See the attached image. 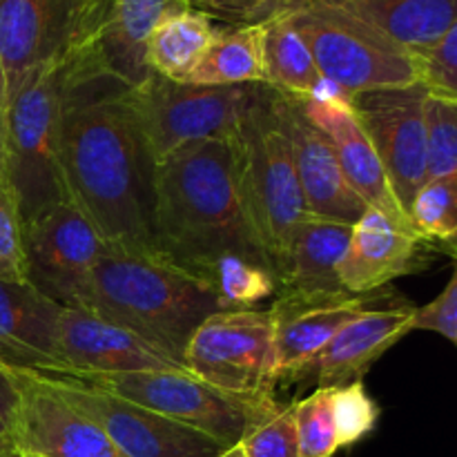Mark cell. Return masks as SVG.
Masks as SVG:
<instances>
[{"mask_svg": "<svg viewBox=\"0 0 457 457\" xmlns=\"http://www.w3.org/2000/svg\"><path fill=\"white\" fill-rule=\"evenodd\" d=\"M96 43L70 58L61 119V161L70 199L107 245L154 253L156 159Z\"/></svg>", "mask_w": 457, "mask_h": 457, "instance_id": "cell-1", "label": "cell"}, {"mask_svg": "<svg viewBox=\"0 0 457 457\" xmlns=\"http://www.w3.org/2000/svg\"><path fill=\"white\" fill-rule=\"evenodd\" d=\"M154 253L204 279L226 254L270 268L245 217L232 143H187L156 163Z\"/></svg>", "mask_w": 457, "mask_h": 457, "instance_id": "cell-2", "label": "cell"}, {"mask_svg": "<svg viewBox=\"0 0 457 457\" xmlns=\"http://www.w3.org/2000/svg\"><path fill=\"white\" fill-rule=\"evenodd\" d=\"M83 308L119 321L181 364L195 330L223 311L208 279L159 253L116 245L98 257Z\"/></svg>", "mask_w": 457, "mask_h": 457, "instance_id": "cell-3", "label": "cell"}, {"mask_svg": "<svg viewBox=\"0 0 457 457\" xmlns=\"http://www.w3.org/2000/svg\"><path fill=\"white\" fill-rule=\"evenodd\" d=\"M232 145L245 217L277 279L290 241L308 214L281 92L254 85Z\"/></svg>", "mask_w": 457, "mask_h": 457, "instance_id": "cell-4", "label": "cell"}, {"mask_svg": "<svg viewBox=\"0 0 457 457\" xmlns=\"http://www.w3.org/2000/svg\"><path fill=\"white\" fill-rule=\"evenodd\" d=\"M67 62L70 58L31 76L4 112V183L16 196L22 223L70 201L61 161Z\"/></svg>", "mask_w": 457, "mask_h": 457, "instance_id": "cell-5", "label": "cell"}, {"mask_svg": "<svg viewBox=\"0 0 457 457\" xmlns=\"http://www.w3.org/2000/svg\"><path fill=\"white\" fill-rule=\"evenodd\" d=\"M321 79L346 96L422 85V61L369 22L326 0H284Z\"/></svg>", "mask_w": 457, "mask_h": 457, "instance_id": "cell-6", "label": "cell"}, {"mask_svg": "<svg viewBox=\"0 0 457 457\" xmlns=\"http://www.w3.org/2000/svg\"><path fill=\"white\" fill-rule=\"evenodd\" d=\"M112 0H0V112L45 67L92 47Z\"/></svg>", "mask_w": 457, "mask_h": 457, "instance_id": "cell-7", "label": "cell"}, {"mask_svg": "<svg viewBox=\"0 0 457 457\" xmlns=\"http://www.w3.org/2000/svg\"><path fill=\"white\" fill-rule=\"evenodd\" d=\"M253 87H208L150 74L141 85L125 89L123 98L159 163L187 143L235 141Z\"/></svg>", "mask_w": 457, "mask_h": 457, "instance_id": "cell-8", "label": "cell"}, {"mask_svg": "<svg viewBox=\"0 0 457 457\" xmlns=\"http://www.w3.org/2000/svg\"><path fill=\"white\" fill-rule=\"evenodd\" d=\"M92 384L116 397L165 415L196 428L221 445L235 446L277 395H237L212 386L192 373H128V375H79L58 373Z\"/></svg>", "mask_w": 457, "mask_h": 457, "instance_id": "cell-9", "label": "cell"}, {"mask_svg": "<svg viewBox=\"0 0 457 457\" xmlns=\"http://www.w3.org/2000/svg\"><path fill=\"white\" fill-rule=\"evenodd\" d=\"M183 366L195 378L237 395H275L279 384L268 311L210 315L187 342Z\"/></svg>", "mask_w": 457, "mask_h": 457, "instance_id": "cell-10", "label": "cell"}, {"mask_svg": "<svg viewBox=\"0 0 457 457\" xmlns=\"http://www.w3.org/2000/svg\"><path fill=\"white\" fill-rule=\"evenodd\" d=\"M105 245L74 201L52 205L22 223L27 281L62 308H83L89 277Z\"/></svg>", "mask_w": 457, "mask_h": 457, "instance_id": "cell-11", "label": "cell"}, {"mask_svg": "<svg viewBox=\"0 0 457 457\" xmlns=\"http://www.w3.org/2000/svg\"><path fill=\"white\" fill-rule=\"evenodd\" d=\"M40 375V373H38ZM49 386L103 428L125 457H219L230 446L92 384L43 375Z\"/></svg>", "mask_w": 457, "mask_h": 457, "instance_id": "cell-12", "label": "cell"}, {"mask_svg": "<svg viewBox=\"0 0 457 457\" xmlns=\"http://www.w3.org/2000/svg\"><path fill=\"white\" fill-rule=\"evenodd\" d=\"M427 98L424 85L375 89L351 96L353 110L406 214L428 179Z\"/></svg>", "mask_w": 457, "mask_h": 457, "instance_id": "cell-13", "label": "cell"}, {"mask_svg": "<svg viewBox=\"0 0 457 457\" xmlns=\"http://www.w3.org/2000/svg\"><path fill=\"white\" fill-rule=\"evenodd\" d=\"M58 351L61 373H190L181 361L145 337L89 308H62Z\"/></svg>", "mask_w": 457, "mask_h": 457, "instance_id": "cell-14", "label": "cell"}, {"mask_svg": "<svg viewBox=\"0 0 457 457\" xmlns=\"http://www.w3.org/2000/svg\"><path fill=\"white\" fill-rule=\"evenodd\" d=\"M21 391L9 446L40 457H125L87 415L67 404L47 379L12 369Z\"/></svg>", "mask_w": 457, "mask_h": 457, "instance_id": "cell-15", "label": "cell"}, {"mask_svg": "<svg viewBox=\"0 0 457 457\" xmlns=\"http://www.w3.org/2000/svg\"><path fill=\"white\" fill-rule=\"evenodd\" d=\"M297 98L308 120L330 138L335 152H337L339 165L344 170V177L351 183L353 190L364 199V204L384 212L400 226L413 230L409 214L397 201L373 143L369 141L355 110H353L351 96L324 80L315 96Z\"/></svg>", "mask_w": 457, "mask_h": 457, "instance_id": "cell-16", "label": "cell"}, {"mask_svg": "<svg viewBox=\"0 0 457 457\" xmlns=\"http://www.w3.org/2000/svg\"><path fill=\"white\" fill-rule=\"evenodd\" d=\"M373 295H277L268 312L275 335L277 375L297 379L326 344L355 317L369 311Z\"/></svg>", "mask_w": 457, "mask_h": 457, "instance_id": "cell-17", "label": "cell"}, {"mask_svg": "<svg viewBox=\"0 0 457 457\" xmlns=\"http://www.w3.org/2000/svg\"><path fill=\"white\" fill-rule=\"evenodd\" d=\"M281 98L306 212L328 221L355 226L369 205L344 177L333 143L308 120L297 96L281 92Z\"/></svg>", "mask_w": 457, "mask_h": 457, "instance_id": "cell-18", "label": "cell"}, {"mask_svg": "<svg viewBox=\"0 0 457 457\" xmlns=\"http://www.w3.org/2000/svg\"><path fill=\"white\" fill-rule=\"evenodd\" d=\"M431 245L379 210L369 208L353 226L337 266V279L351 295H373L427 263Z\"/></svg>", "mask_w": 457, "mask_h": 457, "instance_id": "cell-19", "label": "cell"}, {"mask_svg": "<svg viewBox=\"0 0 457 457\" xmlns=\"http://www.w3.org/2000/svg\"><path fill=\"white\" fill-rule=\"evenodd\" d=\"M61 303L27 279L0 277V364L40 375L61 373Z\"/></svg>", "mask_w": 457, "mask_h": 457, "instance_id": "cell-20", "label": "cell"}, {"mask_svg": "<svg viewBox=\"0 0 457 457\" xmlns=\"http://www.w3.org/2000/svg\"><path fill=\"white\" fill-rule=\"evenodd\" d=\"M413 320L415 306L411 303L369 308L348 321L299 378H311L317 386L326 388L361 379L370 364L413 330Z\"/></svg>", "mask_w": 457, "mask_h": 457, "instance_id": "cell-21", "label": "cell"}, {"mask_svg": "<svg viewBox=\"0 0 457 457\" xmlns=\"http://www.w3.org/2000/svg\"><path fill=\"white\" fill-rule=\"evenodd\" d=\"M186 0H112L96 38L98 56L110 76L137 87L152 74L147 43L156 27L187 12Z\"/></svg>", "mask_w": 457, "mask_h": 457, "instance_id": "cell-22", "label": "cell"}, {"mask_svg": "<svg viewBox=\"0 0 457 457\" xmlns=\"http://www.w3.org/2000/svg\"><path fill=\"white\" fill-rule=\"evenodd\" d=\"M351 235L353 226L306 214L277 272V295L346 293L337 279V266Z\"/></svg>", "mask_w": 457, "mask_h": 457, "instance_id": "cell-23", "label": "cell"}, {"mask_svg": "<svg viewBox=\"0 0 457 457\" xmlns=\"http://www.w3.org/2000/svg\"><path fill=\"white\" fill-rule=\"evenodd\" d=\"M422 58L457 21V0H326Z\"/></svg>", "mask_w": 457, "mask_h": 457, "instance_id": "cell-24", "label": "cell"}, {"mask_svg": "<svg viewBox=\"0 0 457 457\" xmlns=\"http://www.w3.org/2000/svg\"><path fill=\"white\" fill-rule=\"evenodd\" d=\"M183 83L232 87V85H266L263 67V22L223 27L204 54L199 65Z\"/></svg>", "mask_w": 457, "mask_h": 457, "instance_id": "cell-25", "label": "cell"}, {"mask_svg": "<svg viewBox=\"0 0 457 457\" xmlns=\"http://www.w3.org/2000/svg\"><path fill=\"white\" fill-rule=\"evenodd\" d=\"M266 85L293 96H315L324 85L311 47L286 9L263 21Z\"/></svg>", "mask_w": 457, "mask_h": 457, "instance_id": "cell-26", "label": "cell"}, {"mask_svg": "<svg viewBox=\"0 0 457 457\" xmlns=\"http://www.w3.org/2000/svg\"><path fill=\"white\" fill-rule=\"evenodd\" d=\"M219 27L199 12L177 13L161 22L147 43V67L152 74L170 80H183L192 74L204 54L217 38Z\"/></svg>", "mask_w": 457, "mask_h": 457, "instance_id": "cell-27", "label": "cell"}, {"mask_svg": "<svg viewBox=\"0 0 457 457\" xmlns=\"http://www.w3.org/2000/svg\"><path fill=\"white\" fill-rule=\"evenodd\" d=\"M415 235L457 257V174L427 179L409 208Z\"/></svg>", "mask_w": 457, "mask_h": 457, "instance_id": "cell-28", "label": "cell"}, {"mask_svg": "<svg viewBox=\"0 0 457 457\" xmlns=\"http://www.w3.org/2000/svg\"><path fill=\"white\" fill-rule=\"evenodd\" d=\"M208 281L217 290L223 311H254L257 303L277 293L275 272L241 254L219 259Z\"/></svg>", "mask_w": 457, "mask_h": 457, "instance_id": "cell-29", "label": "cell"}, {"mask_svg": "<svg viewBox=\"0 0 457 457\" xmlns=\"http://www.w3.org/2000/svg\"><path fill=\"white\" fill-rule=\"evenodd\" d=\"M299 457H333L339 451L333 420V386H317L293 402Z\"/></svg>", "mask_w": 457, "mask_h": 457, "instance_id": "cell-30", "label": "cell"}, {"mask_svg": "<svg viewBox=\"0 0 457 457\" xmlns=\"http://www.w3.org/2000/svg\"><path fill=\"white\" fill-rule=\"evenodd\" d=\"M235 446L245 457H299L293 402L281 404L277 397L268 402Z\"/></svg>", "mask_w": 457, "mask_h": 457, "instance_id": "cell-31", "label": "cell"}, {"mask_svg": "<svg viewBox=\"0 0 457 457\" xmlns=\"http://www.w3.org/2000/svg\"><path fill=\"white\" fill-rule=\"evenodd\" d=\"M333 420L339 449L357 445L378 427L379 404L369 395L361 379L333 386Z\"/></svg>", "mask_w": 457, "mask_h": 457, "instance_id": "cell-32", "label": "cell"}, {"mask_svg": "<svg viewBox=\"0 0 457 457\" xmlns=\"http://www.w3.org/2000/svg\"><path fill=\"white\" fill-rule=\"evenodd\" d=\"M428 179L457 174V101L427 98Z\"/></svg>", "mask_w": 457, "mask_h": 457, "instance_id": "cell-33", "label": "cell"}, {"mask_svg": "<svg viewBox=\"0 0 457 457\" xmlns=\"http://www.w3.org/2000/svg\"><path fill=\"white\" fill-rule=\"evenodd\" d=\"M420 61L427 92L431 96L457 101V21Z\"/></svg>", "mask_w": 457, "mask_h": 457, "instance_id": "cell-34", "label": "cell"}, {"mask_svg": "<svg viewBox=\"0 0 457 457\" xmlns=\"http://www.w3.org/2000/svg\"><path fill=\"white\" fill-rule=\"evenodd\" d=\"M0 277L27 279L22 248V217L16 196L0 183Z\"/></svg>", "mask_w": 457, "mask_h": 457, "instance_id": "cell-35", "label": "cell"}, {"mask_svg": "<svg viewBox=\"0 0 457 457\" xmlns=\"http://www.w3.org/2000/svg\"><path fill=\"white\" fill-rule=\"evenodd\" d=\"M192 12L208 16L210 21L226 22L228 27L257 25L281 12L284 0H186Z\"/></svg>", "mask_w": 457, "mask_h": 457, "instance_id": "cell-36", "label": "cell"}, {"mask_svg": "<svg viewBox=\"0 0 457 457\" xmlns=\"http://www.w3.org/2000/svg\"><path fill=\"white\" fill-rule=\"evenodd\" d=\"M413 330H431L449 339L457 348V257L446 288L427 306L415 308Z\"/></svg>", "mask_w": 457, "mask_h": 457, "instance_id": "cell-37", "label": "cell"}, {"mask_svg": "<svg viewBox=\"0 0 457 457\" xmlns=\"http://www.w3.org/2000/svg\"><path fill=\"white\" fill-rule=\"evenodd\" d=\"M18 406H21V391L16 378L9 366L0 364V440L7 442V446L16 424Z\"/></svg>", "mask_w": 457, "mask_h": 457, "instance_id": "cell-38", "label": "cell"}, {"mask_svg": "<svg viewBox=\"0 0 457 457\" xmlns=\"http://www.w3.org/2000/svg\"><path fill=\"white\" fill-rule=\"evenodd\" d=\"M0 457H40V455L22 453V451H16V449H12V446H4V449H3V453H0Z\"/></svg>", "mask_w": 457, "mask_h": 457, "instance_id": "cell-39", "label": "cell"}, {"mask_svg": "<svg viewBox=\"0 0 457 457\" xmlns=\"http://www.w3.org/2000/svg\"><path fill=\"white\" fill-rule=\"evenodd\" d=\"M219 457H245V455L241 453V449H239V446H230V449H226V451H223V453L219 455Z\"/></svg>", "mask_w": 457, "mask_h": 457, "instance_id": "cell-40", "label": "cell"}, {"mask_svg": "<svg viewBox=\"0 0 457 457\" xmlns=\"http://www.w3.org/2000/svg\"><path fill=\"white\" fill-rule=\"evenodd\" d=\"M3 143H4V116H3V112H0V150H3Z\"/></svg>", "mask_w": 457, "mask_h": 457, "instance_id": "cell-41", "label": "cell"}, {"mask_svg": "<svg viewBox=\"0 0 457 457\" xmlns=\"http://www.w3.org/2000/svg\"><path fill=\"white\" fill-rule=\"evenodd\" d=\"M0 183H4V163H3V150H0ZM7 186V183H4Z\"/></svg>", "mask_w": 457, "mask_h": 457, "instance_id": "cell-42", "label": "cell"}, {"mask_svg": "<svg viewBox=\"0 0 457 457\" xmlns=\"http://www.w3.org/2000/svg\"><path fill=\"white\" fill-rule=\"evenodd\" d=\"M4 446H7V442H3V440H0V453H3V449H4Z\"/></svg>", "mask_w": 457, "mask_h": 457, "instance_id": "cell-43", "label": "cell"}]
</instances>
